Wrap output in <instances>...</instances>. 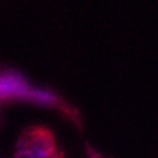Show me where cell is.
I'll list each match as a JSON object with an SVG mask.
<instances>
[{"label":"cell","mask_w":158,"mask_h":158,"mask_svg":"<svg viewBox=\"0 0 158 158\" xmlns=\"http://www.w3.org/2000/svg\"><path fill=\"white\" fill-rule=\"evenodd\" d=\"M18 149L29 151L36 158H60L53 133L40 126L30 127L20 135Z\"/></svg>","instance_id":"cell-1"},{"label":"cell","mask_w":158,"mask_h":158,"mask_svg":"<svg viewBox=\"0 0 158 158\" xmlns=\"http://www.w3.org/2000/svg\"><path fill=\"white\" fill-rule=\"evenodd\" d=\"M14 158H36L31 152L25 151V149H18V152L15 153Z\"/></svg>","instance_id":"cell-3"},{"label":"cell","mask_w":158,"mask_h":158,"mask_svg":"<svg viewBox=\"0 0 158 158\" xmlns=\"http://www.w3.org/2000/svg\"><path fill=\"white\" fill-rule=\"evenodd\" d=\"M89 156H90V158H101L99 156H98V154H97L93 149H90V148H89Z\"/></svg>","instance_id":"cell-4"},{"label":"cell","mask_w":158,"mask_h":158,"mask_svg":"<svg viewBox=\"0 0 158 158\" xmlns=\"http://www.w3.org/2000/svg\"><path fill=\"white\" fill-rule=\"evenodd\" d=\"M33 88L28 81L15 70L0 72V101L25 99L28 101Z\"/></svg>","instance_id":"cell-2"}]
</instances>
